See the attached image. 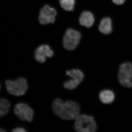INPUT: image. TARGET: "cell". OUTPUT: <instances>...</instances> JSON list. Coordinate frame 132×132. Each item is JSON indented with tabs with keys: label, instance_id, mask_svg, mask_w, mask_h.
I'll return each instance as SVG.
<instances>
[{
	"label": "cell",
	"instance_id": "6da1fadb",
	"mask_svg": "<svg viewBox=\"0 0 132 132\" xmlns=\"http://www.w3.org/2000/svg\"><path fill=\"white\" fill-rule=\"evenodd\" d=\"M52 106L54 113L63 119H75L80 115V106L76 102L71 100L64 101L57 98L53 101Z\"/></svg>",
	"mask_w": 132,
	"mask_h": 132
},
{
	"label": "cell",
	"instance_id": "7a4b0ae2",
	"mask_svg": "<svg viewBox=\"0 0 132 132\" xmlns=\"http://www.w3.org/2000/svg\"><path fill=\"white\" fill-rule=\"evenodd\" d=\"M5 86L10 94L15 96H21L26 93L28 85L26 78H19L14 80H6Z\"/></svg>",
	"mask_w": 132,
	"mask_h": 132
},
{
	"label": "cell",
	"instance_id": "3957f363",
	"mask_svg": "<svg viewBox=\"0 0 132 132\" xmlns=\"http://www.w3.org/2000/svg\"><path fill=\"white\" fill-rule=\"evenodd\" d=\"M74 127L77 132H95L97 126L94 118L87 114H80L75 119Z\"/></svg>",
	"mask_w": 132,
	"mask_h": 132
},
{
	"label": "cell",
	"instance_id": "277c9868",
	"mask_svg": "<svg viewBox=\"0 0 132 132\" xmlns=\"http://www.w3.org/2000/svg\"><path fill=\"white\" fill-rule=\"evenodd\" d=\"M81 35L78 31L69 29L66 31L63 38V45L67 50H74L80 42Z\"/></svg>",
	"mask_w": 132,
	"mask_h": 132
},
{
	"label": "cell",
	"instance_id": "5b68a950",
	"mask_svg": "<svg viewBox=\"0 0 132 132\" xmlns=\"http://www.w3.org/2000/svg\"><path fill=\"white\" fill-rule=\"evenodd\" d=\"M14 111L15 115L22 120L30 122L33 120L34 111L26 103L20 102L16 104L15 106Z\"/></svg>",
	"mask_w": 132,
	"mask_h": 132
},
{
	"label": "cell",
	"instance_id": "8992f818",
	"mask_svg": "<svg viewBox=\"0 0 132 132\" xmlns=\"http://www.w3.org/2000/svg\"><path fill=\"white\" fill-rule=\"evenodd\" d=\"M57 14V11L54 8L48 5H45L40 11L39 22L42 25L53 23L55 21Z\"/></svg>",
	"mask_w": 132,
	"mask_h": 132
},
{
	"label": "cell",
	"instance_id": "52a82bcc",
	"mask_svg": "<svg viewBox=\"0 0 132 132\" xmlns=\"http://www.w3.org/2000/svg\"><path fill=\"white\" fill-rule=\"evenodd\" d=\"M53 51L49 45L43 44L38 46L34 52L36 60L40 63L46 62L47 58H51L54 55Z\"/></svg>",
	"mask_w": 132,
	"mask_h": 132
},
{
	"label": "cell",
	"instance_id": "ba28073f",
	"mask_svg": "<svg viewBox=\"0 0 132 132\" xmlns=\"http://www.w3.org/2000/svg\"><path fill=\"white\" fill-rule=\"evenodd\" d=\"M100 100L103 104H109L114 101L115 95L112 90L109 89H105L100 92L99 95Z\"/></svg>",
	"mask_w": 132,
	"mask_h": 132
},
{
	"label": "cell",
	"instance_id": "9c48e42d",
	"mask_svg": "<svg viewBox=\"0 0 132 132\" xmlns=\"http://www.w3.org/2000/svg\"><path fill=\"white\" fill-rule=\"evenodd\" d=\"M79 22L82 26L87 28L91 27L94 23V16L91 12L85 11L81 14Z\"/></svg>",
	"mask_w": 132,
	"mask_h": 132
},
{
	"label": "cell",
	"instance_id": "30bf717a",
	"mask_svg": "<svg viewBox=\"0 0 132 132\" xmlns=\"http://www.w3.org/2000/svg\"><path fill=\"white\" fill-rule=\"evenodd\" d=\"M66 75L71 79L80 83L85 78V75L80 69H73L66 71Z\"/></svg>",
	"mask_w": 132,
	"mask_h": 132
},
{
	"label": "cell",
	"instance_id": "8fae6325",
	"mask_svg": "<svg viewBox=\"0 0 132 132\" xmlns=\"http://www.w3.org/2000/svg\"><path fill=\"white\" fill-rule=\"evenodd\" d=\"M101 32L105 35L109 34L112 31V21L109 18H104L101 21L99 26Z\"/></svg>",
	"mask_w": 132,
	"mask_h": 132
},
{
	"label": "cell",
	"instance_id": "7c38bea8",
	"mask_svg": "<svg viewBox=\"0 0 132 132\" xmlns=\"http://www.w3.org/2000/svg\"><path fill=\"white\" fill-rule=\"evenodd\" d=\"M118 79L119 82L123 86L132 87V72L123 74H118Z\"/></svg>",
	"mask_w": 132,
	"mask_h": 132
},
{
	"label": "cell",
	"instance_id": "4fadbf2b",
	"mask_svg": "<svg viewBox=\"0 0 132 132\" xmlns=\"http://www.w3.org/2000/svg\"><path fill=\"white\" fill-rule=\"evenodd\" d=\"M9 101L6 98H3L0 100V116L1 117L6 115L9 112L10 108Z\"/></svg>",
	"mask_w": 132,
	"mask_h": 132
},
{
	"label": "cell",
	"instance_id": "5bb4252c",
	"mask_svg": "<svg viewBox=\"0 0 132 132\" xmlns=\"http://www.w3.org/2000/svg\"><path fill=\"white\" fill-rule=\"evenodd\" d=\"M61 6L64 10L71 12L74 9L75 0H59Z\"/></svg>",
	"mask_w": 132,
	"mask_h": 132
},
{
	"label": "cell",
	"instance_id": "9a60e30c",
	"mask_svg": "<svg viewBox=\"0 0 132 132\" xmlns=\"http://www.w3.org/2000/svg\"><path fill=\"white\" fill-rule=\"evenodd\" d=\"M131 72H132V63L126 62L121 64L119 67L118 73L124 74Z\"/></svg>",
	"mask_w": 132,
	"mask_h": 132
},
{
	"label": "cell",
	"instance_id": "2e32d148",
	"mask_svg": "<svg viewBox=\"0 0 132 132\" xmlns=\"http://www.w3.org/2000/svg\"><path fill=\"white\" fill-rule=\"evenodd\" d=\"M80 83L72 79H70L66 81L63 84L64 87L68 90H73L76 88L79 85Z\"/></svg>",
	"mask_w": 132,
	"mask_h": 132
},
{
	"label": "cell",
	"instance_id": "e0dca14e",
	"mask_svg": "<svg viewBox=\"0 0 132 132\" xmlns=\"http://www.w3.org/2000/svg\"><path fill=\"white\" fill-rule=\"evenodd\" d=\"M12 132H27L26 130L23 128L16 127L12 130Z\"/></svg>",
	"mask_w": 132,
	"mask_h": 132
},
{
	"label": "cell",
	"instance_id": "ac0fdd59",
	"mask_svg": "<svg viewBox=\"0 0 132 132\" xmlns=\"http://www.w3.org/2000/svg\"><path fill=\"white\" fill-rule=\"evenodd\" d=\"M126 1V0H112L114 3L118 5H122L125 3Z\"/></svg>",
	"mask_w": 132,
	"mask_h": 132
},
{
	"label": "cell",
	"instance_id": "d6986e66",
	"mask_svg": "<svg viewBox=\"0 0 132 132\" xmlns=\"http://www.w3.org/2000/svg\"><path fill=\"white\" fill-rule=\"evenodd\" d=\"M0 132H6L5 130L3 129H1L0 130Z\"/></svg>",
	"mask_w": 132,
	"mask_h": 132
}]
</instances>
